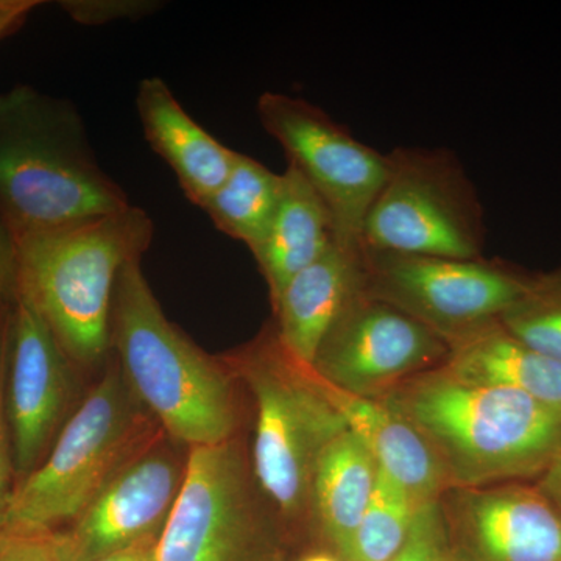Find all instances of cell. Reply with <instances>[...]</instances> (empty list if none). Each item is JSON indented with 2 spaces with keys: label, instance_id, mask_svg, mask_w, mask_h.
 <instances>
[{
  "label": "cell",
  "instance_id": "6da1fadb",
  "mask_svg": "<svg viewBox=\"0 0 561 561\" xmlns=\"http://www.w3.org/2000/svg\"><path fill=\"white\" fill-rule=\"evenodd\" d=\"M379 400L423 435L449 489L537 481L561 456V412L518 390L461 381L443 365Z\"/></svg>",
  "mask_w": 561,
  "mask_h": 561
},
{
  "label": "cell",
  "instance_id": "7a4b0ae2",
  "mask_svg": "<svg viewBox=\"0 0 561 561\" xmlns=\"http://www.w3.org/2000/svg\"><path fill=\"white\" fill-rule=\"evenodd\" d=\"M128 206L72 102L31 84L0 94V220L14 241Z\"/></svg>",
  "mask_w": 561,
  "mask_h": 561
},
{
  "label": "cell",
  "instance_id": "3957f363",
  "mask_svg": "<svg viewBox=\"0 0 561 561\" xmlns=\"http://www.w3.org/2000/svg\"><path fill=\"white\" fill-rule=\"evenodd\" d=\"M110 339L128 389L172 438L194 448L236 437L227 362L203 353L165 317L140 260L128 262L117 278Z\"/></svg>",
  "mask_w": 561,
  "mask_h": 561
},
{
  "label": "cell",
  "instance_id": "277c9868",
  "mask_svg": "<svg viewBox=\"0 0 561 561\" xmlns=\"http://www.w3.org/2000/svg\"><path fill=\"white\" fill-rule=\"evenodd\" d=\"M146 210L80 221L16 241L20 290L54 332L69 360L94 365L111 348V311L122 268L153 241Z\"/></svg>",
  "mask_w": 561,
  "mask_h": 561
},
{
  "label": "cell",
  "instance_id": "5b68a950",
  "mask_svg": "<svg viewBox=\"0 0 561 561\" xmlns=\"http://www.w3.org/2000/svg\"><path fill=\"white\" fill-rule=\"evenodd\" d=\"M254 400L251 470L284 523L311 519L313 472L328 445L348 426L321 390L316 371L295 360L267 328L225 359Z\"/></svg>",
  "mask_w": 561,
  "mask_h": 561
},
{
  "label": "cell",
  "instance_id": "8992f818",
  "mask_svg": "<svg viewBox=\"0 0 561 561\" xmlns=\"http://www.w3.org/2000/svg\"><path fill=\"white\" fill-rule=\"evenodd\" d=\"M362 228V249L479 260L485 213L461 160L445 147H397Z\"/></svg>",
  "mask_w": 561,
  "mask_h": 561
},
{
  "label": "cell",
  "instance_id": "52a82bcc",
  "mask_svg": "<svg viewBox=\"0 0 561 561\" xmlns=\"http://www.w3.org/2000/svg\"><path fill=\"white\" fill-rule=\"evenodd\" d=\"M131 391L114 362L62 427L46 459L16 483L5 526L77 519L122 465L146 445Z\"/></svg>",
  "mask_w": 561,
  "mask_h": 561
},
{
  "label": "cell",
  "instance_id": "ba28073f",
  "mask_svg": "<svg viewBox=\"0 0 561 561\" xmlns=\"http://www.w3.org/2000/svg\"><path fill=\"white\" fill-rule=\"evenodd\" d=\"M265 504L236 437L190 448L179 497L154 548L157 561H280Z\"/></svg>",
  "mask_w": 561,
  "mask_h": 561
},
{
  "label": "cell",
  "instance_id": "9c48e42d",
  "mask_svg": "<svg viewBox=\"0 0 561 561\" xmlns=\"http://www.w3.org/2000/svg\"><path fill=\"white\" fill-rule=\"evenodd\" d=\"M365 287L408 313L446 345L470 334L518 300L530 272L501 260H456L364 250Z\"/></svg>",
  "mask_w": 561,
  "mask_h": 561
},
{
  "label": "cell",
  "instance_id": "30bf717a",
  "mask_svg": "<svg viewBox=\"0 0 561 561\" xmlns=\"http://www.w3.org/2000/svg\"><path fill=\"white\" fill-rule=\"evenodd\" d=\"M257 116L283 147L289 165L330 210L335 242L362 249L365 217L386 179V154L354 138L327 111L301 98L264 92Z\"/></svg>",
  "mask_w": 561,
  "mask_h": 561
},
{
  "label": "cell",
  "instance_id": "8fae6325",
  "mask_svg": "<svg viewBox=\"0 0 561 561\" xmlns=\"http://www.w3.org/2000/svg\"><path fill=\"white\" fill-rule=\"evenodd\" d=\"M446 356L448 345L437 334L362 291L332 324L312 370L337 389L379 400L413 376L440 367Z\"/></svg>",
  "mask_w": 561,
  "mask_h": 561
},
{
  "label": "cell",
  "instance_id": "7c38bea8",
  "mask_svg": "<svg viewBox=\"0 0 561 561\" xmlns=\"http://www.w3.org/2000/svg\"><path fill=\"white\" fill-rule=\"evenodd\" d=\"M440 507L456 561H561V513L535 481L449 489Z\"/></svg>",
  "mask_w": 561,
  "mask_h": 561
},
{
  "label": "cell",
  "instance_id": "4fadbf2b",
  "mask_svg": "<svg viewBox=\"0 0 561 561\" xmlns=\"http://www.w3.org/2000/svg\"><path fill=\"white\" fill-rule=\"evenodd\" d=\"M69 359L24 295L11 309L5 415L14 474L20 482L43 461L65 411Z\"/></svg>",
  "mask_w": 561,
  "mask_h": 561
},
{
  "label": "cell",
  "instance_id": "5bb4252c",
  "mask_svg": "<svg viewBox=\"0 0 561 561\" xmlns=\"http://www.w3.org/2000/svg\"><path fill=\"white\" fill-rule=\"evenodd\" d=\"M186 461L147 442L114 472L70 531L81 560L94 561L160 537L183 483Z\"/></svg>",
  "mask_w": 561,
  "mask_h": 561
},
{
  "label": "cell",
  "instance_id": "9a60e30c",
  "mask_svg": "<svg viewBox=\"0 0 561 561\" xmlns=\"http://www.w3.org/2000/svg\"><path fill=\"white\" fill-rule=\"evenodd\" d=\"M364 287V249L332 243L287 283L272 305L273 330L283 348L295 360L312 367L332 324Z\"/></svg>",
  "mask_w": 561,
  "mask_h": 561
},
{
  "label": "cell",
  "instance_id": "2e32d148",
  "mask_svg": "<svg viewBox=\"0 0 561 561\" xmlns=\"http://www.w3.org/2000/svg\"><path fill=\"white\" fill-rule=\"evenodd\" d=\"M136 110L151 149L168 162L187 201L205 208L230 175L238 151L192 119L160 77L140 81Z\"/></svg>",
  "mask_w": 561,
  "mask_h": 561
},
{
  "label": "cell",
  "instance_id": "e0dca14e",
  "mask_svg": "<svg viewBox=\"0 0 561 561\" xmlns=\"http://www.w3.org/2000/svg\"><path fill=\"white\" fill-rule=\"evenodd\" d=\"M317 378L348 430L370 449L383 474L400 485L416 505L440 500L449 490L448 478L440 460L412 423L382 400L359 397L331 386L319 375Z\"/></svg>",
  "mask_w": 561,
  "mask_h": 561
},
{
  "label": "cell",
  "instance_id": "ac0fdd59",
  "mask_svg": "<svg viewBox=\"0 0 561 561\" xmlns=\"http://www.w3.org/2000/svg\"><path fill=\"white\" fill-rule=\"evenodd\" d=\"M442 365L461 381L518 390L561 412V362L519 341L500 320L449 343Z\"/></svg>",
  "mask_w": 561,
  "mask_h": 561
},
{
  "label": "cell",
  "instance_id": "d6986e66",
  "mask_svg": "<svg viewBox=\"0 0 561 561\" xmlns=\"http://www.w3.org/2000/svg\"><path fill=\"white\" fill-rule=\"evenodd\" d=\"M378 478V461L350 430L328 445L317 463L311 522L342 561L370 504Z\"/></svg>",
  "mask_w": 561,
  "mask_h": 561
},
{
  "label": "cell",
  "instance_id": "ffe728a7",
  "mask_svg": "<svg viewBox=\"0 0 561 561\" xmlns=\"http://www.w3.org/2000/svg\"><path fill=\"white\" fill-rule=\"evenodd\" d=\"M335 242L330 210L297 169L287 165L278 208L253 256L267 283L271 301L295 275Z\"/></svg>",
  "mask_w": 561,
  "mask_h": 561
},
{
  "label": "cell",
  "instance_id": "44dd1931",
  "mask_svg": "<svg viewBox=\"0 0 561 561\" xmlns=\"http://www.w3.org/2000/svg\"><path fill=\"white\" fill-rule=\"evenodd\" d=\"M280 190L283 173L272 172L249 154L238 153L230 175L203 210L217 230L245 243L254 253L271 227Z\"/></svg>",
  "mask_w": 561,
  "mask_h": 561
},
{
  "label": "cell",
  "instance_id": "7402d4cb",
  "mask_svg": "<svg viewBox=\"0 0 561 561\" xmlns=\"http://www.w3.org/2000/svg\"><path fill=\"white\" fill-rule=\"evenodd\" d=\"M420 505L379 470L378 483L343 561H390L400 552Z\"/></svg>",
  "mask_w": 561,
  "mask_h": 561
},
{
  "label": "cell",
  "instance_id": "603a6c76",
  "mask_svg": "<svg viewBox=\"0 0 561 561\" xmlns=\"http://www.w3.org/2000/svg\"><path fill=\"white\" fill-rule=\"evenodd\" d=\"M500 321L519 341L561 362V267L530 272L526 289Z\"/></svg>",
  "mask_w": 561,
  "mask_h": 561
},
{
  "label": "cell",
  "instance_id": "cb8c5ba5",
  "mask_svg": "<svg viewBox=\"0 0 561 561\" xmlns=\"http://www.w3.org/2000/svg\"><path fill=\"white\" fill-rule=\"evenodd\" d=\"M0 561H83L70 531L11 524L0 529Z\"/></svg>",
  "mask_w": 561,
  "mask_h": 561
},
{
  "label": "cell",
  "instance_id": "d4e9b609",
  "mask_svg": "<svg viewBox=\"0 0 561 561\" xmlns=\"http://www.w3.org/2000/svg\"><path fill=\"white\" fill-rule=\"evenodd\" d=\"M390 561H456L440 500L420 505L408 540Z\"/></svg>",
  "mask_w": 561,
  "mask_h": 561
},
{
  "label": "cell",
  "instance_id": "484cf974",
  "mask_svg": "<svg viewBox=\"0 0 561 561\" xmlns=\"http://www.w3.org/2000/svg\"><path fill=\"white\" fill-rule=\"evenodd\" d=\"M11 309H13V305L0 317V529L5 527L11 497L16 489V485L11 483L14 468L5 415V376L7 362H9Z\"/></svg>",
  "mask_w": 561,
  "mask_h": 561
},
{
  "label": "cell",
  "instance_id": "4316f807",
  "mask_svg": "<svg viewBox=\"0 0 561 561\" xmlns=\"http://www.w3.org/2000/svg\"><path fill=\"white\" fill-rule=\"evenodd\" d=\"M60 9L70 20L83 25H103L114 21L140 20L160 10L154 0H61Z\"/></svg>",
  "mask_w": 561,
  "mask_h": 561
},
{
  "label": "cell",
  "instance_id": "83f0119b",
  "mask_svg": "<svg viewBox=\"0 0 561 561\" xmlns=\"http://www.w3.org/2000/svg\"><path fill=\"white\" fill-rule=\"evenodd\" d=\"M20 290L16 241L0 220V301L14 302Z\"/></svg>",
  "mask_w": 561,
  "mask_h": 561
},
{
  "label": "cell",
  "instance_id": "f1b7e54d",
  "mask_svg": "<svg viewBox=\"0 0 561 561\" xmlns=\"http://www.w3.org/2000/svg\"><path fill=\"white\" fill-rule=\"evenodd\" d=\"M41 5V0H0V41L21 31L33 11Z\"/></svg>",
  "mask_w": 561,
  "mask_h": 561
},
{
  "label": "cell",
  "instance_id": "f546056e",
  "mask_svg": "<svg viewBox=\"0 0 561 561\" xmlns=\"http://www.w3.org/2000/svg\"><path fill=\"white\" fill-rule=\"evenodd\" d=\"M157 541L158 538H149V540L136 542V545L111 552L94 561H157V556H154Z\"/></svg>",
  "mask_w": 561,
  "mask_h": 561
},
{
  "label": "cell",
  "instance_id": "4dcf8cb0",
  "mask_svg": "<svg viewBox=\"0 0 561 561\" xmlns=\"http://www.w3.org/2000/svg\"><path fill=\"white\" fill-rule=\"evenodd\" d=\"M535 482L561 513V456Z\"/></svg>",
  "mask_w": 561,
  "mask_h": 561
},
{
  "label": "cell",
  "instance_id": "1f68e13d",
  "mask_svg": "<svg viewBox=\"0 0 561 561\" xmlns=\"http://www.w3.org/2000/svg\"><path fill=\"white\" fill-rule=\"evenodd\" d=\"M301 561H342L334 552H317L305 557Z\"/></svg>",
  "mask_w": 561,
  "mask_h": 561
},
{
  "label": "cell",
  "instance_id": "d6a6232c",
  "mask_svg": "<svg viewBox=\"0 0 561 561\" xmlns=\"http://www.w3.org/2000/svg\"><path fill=\"white\" fill-rule=\"evenodd\" d=\"M11 305H13V302L0 301V317H2V313L5 312L7 309H9Z\"/></svg>",
  "mask_w": 561,
  "mask_h": 561
}]
</instances>
